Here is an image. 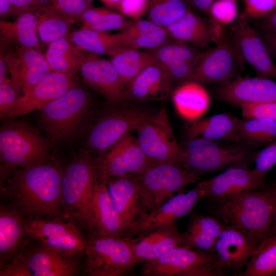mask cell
Listing matches in <instances>:
<instances>
[{
  "mask_svg": "<svg viewBox=\"0 0 276 276\" xmlns=\"http://www.w3.org/2000/svg\"><path fill=\"white\" fill-rule=\"evenodd\" d=\"M62 171L54 164L41 163L18 168L8 184L16 205L31 219L59 215L62 209Z\"/></svg>",
  "mask_w": 276,
  "mask_h": 276,
  "instance_id": "cell-1",
  "label": "cell"
},
{
  "mask_svg": "<svg viewBox=\"0 0 276 276\" xmlns=\"http://www.w3.org/2000/svg\"><path fill=\"white\" fill-rule=\"evenodd\" d=\"M216 202L213 212L222 222L241 231L259 245L270 234L276 202V183Z\"/></svg>",
  "mask_w": 276,
  "mask_h": 276,
  "instance_id": "cell-2",
  "label": "cell"
},
{
  "mask_svg": "<svg viewBox=\"0 0 276 276\" xmlns=\"http://www.w3.org/2000/svg\"><path fill=\"white\" fill-rule=\"evenodd\" d=\"M242 143L196 138L179 144L176 165L199 176L232 167L249 168L255 154Z\"/></svg>",
  "mask_w": 276,
  "mask_h": 276,
  "instance_id": "cell-3",
  "label": "cell"
},
{
  "mask_svg": "<svg viewBox=\"0 0 276 276\" xmlns=\"http://www.w3.org/2000/svg\"><path fill=\"white\" fill-rule=\"evenodd\" d=\"M97 176L95 162L87 155L74 160L62 171V209L95 235L93 212L94 187Z\"/></svg>",
  "mask_w": 276,
  "mask_h": 276,
  "instance_id": "cell-4",
  "label": "cell"
},
{
  "mask_svg": "<svg viewBox=\"0 0 276 276\" xmlns=\"http://www.w3.org/2000/svg\"><path fill=\"white\" fill-rule=\"evenodd\" d=\"M138 185L143 213L150 212L160 206L175 193L183 191L199 176L175 164H151L142 171L131 174Z\"/></svg>",
  "mask_w": 276,
  "mask_h": 276,
  "instance_id": "cell-5",
  "label": "cell"
},
{
  "mask_svg": "<svg viewBox=\"0 0 276 276\" xmlns=\"http://www.w3.org/2000/svg\"><path fill=\"white\" fill-rule=\"evenodd\" d=\"M84 254L89 276L126 275L140 264L126 237L90 236Z\"/></svg>",
  "mask_w": 276,
  "mask_h": 276,
  "instance_id": "cell-6",
  "label": "cell"
},
{
  "mask_svg": "<svg viewBox=\"0 0 276 276\" xmlns=\"http://www.w3.org/2000/svg\"><path fill=\"white\" fill-rule=\"evenodd\" d=\"M91 98L77 85L41 109L44 128L53 142L67 140L78 131L89 109Z\"/></svg>",
  "mask_w": 276,
  "mask_h": 276,
  "instance_id": "cell-7",
  "label": "cell"
},
{
  "mask_svg": "<svg viewBox=\"0 0 276 276\" xmlns=\"http://www.w3.org/2000/svg\"><path fill=\"white\" fill-rule=\"evenodd\" d=\"M142 276H214L224 274L218 268L214 252L176 247L142 264Z\"/></svg>",
  "mask_w": 276,
  "mask_h": 276,
  "instance_id": "cell-8",
  "label": "cell"
},
{
  "mask_svg": "<svg viewBox=\"0 0 276 276\" xmlns=\"http://www.w3.org/2000/svg\"><path fill=\"white\" fill-rule=\"evenodd\" d=\"M1 160L6 166L28 168L45 161L47 146L35 131L20 123L4 125L0 131Z\"/></svg>",
  "mask_w": 276,
  "mask_h": 276,
  "instance_id": "cell-9",
  "label": "cell"
},
{
  "mask_svg": "<svg viewBox=\"0 0 276 276\" xmlns=\"http://www.w3.org/2000/svg\"><path fill=\"white\" fill-rule=\"evenodd\" d=\"M244 62L227 34L215 46L203 52L194 68L191 81L201 84H223L240 77L239 69Z\"/></svg>",
  "mask_w": 276,
  "mask_h": 276,
  "instance_id": "cell-10",
  "label": "cell"
},
{
  "mask_svg": "<svg viewBox=\"0 0 276 276\" xmlns=\"http://www.w3.org/2000/svg\"><path fill=\"white\" fill-rule=\"evenodd\" d=\"M68 257L41 246L16 255L0 271L1 276H71L77 266Z\"/></svg>",
  "mask_w": 276,
  "mask_h": 276,
  "instance_id": "cell-11",
  "label": "cell"
},
{
  "mask_svg": "<svg viewBox=\"0 0 276 276\" xmlns=\"http://www.w3.org/2000/svg\"><path fill=\"white\" fill-rule=\"evenodd\" d=\"M135 131L138 143L151 163L176 165L179 144L165 108L151 115Z\"/></svg>",
  "mask_w": 276,
  "mask_h": 276,
  "instance_id": "cell-12",
  "label": "cell"
},
{
  "mask_svg": "<svg viewBox=\"0 0 276 276\" xmlns=\"http://www.w3.org/2000/svg\"><path fill=\"white\" fill-rule=\"evenodd\" d=\"M151 116L135 108L109 112L93 125L88 133L86 144L96 152L105 153L126 134L137 129Z\"/></svg>",
  "mask_w": 276,
  "mask_h": 276,
  "instance_id": "cell-13",
  "label": "cell"
},
{
  "mask_svg": "<svg viewBox=\"0 0 276 276\" xmlns=\"http://www.w3.org/2000/svg\"><path fill=\"white\" fill-rule=\"evenodd\" d=\"M25 226L26 235L51 250L68 257L84 254L87 239L72 222L34 218Z\"/></svg>",
  "mask_w": 276,
  "mask_h": 276,
  "instance_id": "cell-14",
  "label": "cell"
},
{
  "mask_svg": "<svg viewBox=\"0 0 276 276\" xmlns=\"http://www.w3.org/2000/svg\"><path fill=\"white\" fill-rule=\"evenodd\" d=\"M244 13L231 24V36L244 62L257 76L276 80V64L258 30L252 27Z\"/></svg>",
  "mask_w": 276,
  "mask_h": 276,
  "instance_id": "cell-15",
  "label": "cell"
},
{
  "mask_svg": "<svg viewBox=\"0 0 276 276\" xmlns=\"http://www.w3.org/2000/svg\"><path fill=\"white\" fill-rule=\"evenodd\" d=\"M95 162L97 177L105 181L110 177L138 173L152 164L131 132Z\"/></svg>",
  "mask_w": 276,
  "mask_h": 276,
  "instance_id": "cell-16",
  "label": "cell"
},
{
  "mask_svg": "<svg viewBox=\"0 0 276 276\" xmlns=\"http://www.w3.org/2000/svg\"><path fill=\"white\" fill-rule=\"evenodd\" d=\"M203 197L202 191L197 183L193 189L186 193L176 194L156 209L143 213L129 227L125 237L133 238L158 227L176 223L189 214Z\"/></svg>",
  "mask_w": 276,
  "mask_h": 276,
  "instance_id": "cell-17",
  "label": "cell"
},
{
  "mask_svg": "<svg viewBox=\"0 0 276 276\" xmlns=\"http://www.w3.org/2000/svg\"><path fill=\"white\" fill-rule=\"evenodd\" d=\"M266 176L255 169L232 167L213 177L197 183L203 197L219 200L245 191L265 188Z\"/></svg>",
  "mask_w": 276,
  "mask_h": 276,
  "instance_id": "cell-18",
  "label": "cell"
},
{
  "mask_svg": "<svg viewBox=\"0 0 276 276\" xmlns=\"http://www.w3.org/2000/svg\"><path fill=\"white\" fill-rule=\"evenodd\" d=\"M79 71L83 81L108 101L119 103L125 100V86L110 61L82 51Z\"/></svg>",
  "mask_w": 276,
  "mask_h": 276,
  "instance_id": "cell-19",
  "label": "cell"
},
{
  "mask_svg": "<svg viewBox=\"0 0 276 276\" xmlns=\"http://www.w3.org/2000/svg\"><path fill=\"white\" fill-rule=\"evenodd\" d=\"M220 100L240 107L244 104L276 102V81L256 77H241L219 84L215 90Z\"/></svg>",
  "mask_w": 276,
  "mask_h": 276,
  "instance_id": "cell-20",
  "label": "cell"
},
{
  "mask_svg": "<svg viewBox=\"0 0 276 276\" xmlns=\"http://www.w3.org/2000/svg\"><path fill=\"white\" fill-rule=\"evenodd\" d=\"M258 245L241 231L224 224L214 246L218 269L224 275L225 270L240 274Z\"/></svg>",
  "mask_w": 276,
  "mask_h": 276,
  "instance_id": "cell-21",
  "label": "cell"
},
{
  "mask_svg": "<svg viewBox=\"0 0 276 276\" xmlns=\"http://www.w3.org/2000/svg\"><path fill=\"white\" fill-rule=\"evenodd\" d=\"M5 58L12 83L22 95L52 72L45 55L38 49L18 47L15 53L8 54Z\"/></svg>",
  "mask_w": 276,
  "mask_h": 276,
  "instance_id": "cell-22",
  "label": "cell"
},
{
  "mask_svg": "<svg viewBox=\"0 0 276 276\" xmlns=\"http://www.w3.org/2000/svg\"><path fill=\"white\" fill-rule=\"evenodd\" d=\"M76 85L73 76L52 71L30 91L18 97L3 118H12L35 110H41Z\"/></svg>",
  "mask_w": 276,
  "mask_h": 276,
  "instance_id": "cell-23",
  "label": "cell"
},
{
  "mask_svg": "<svg viewBox=\"0 0 276 276\" xmlns=\"http://www.w3.org/2000/svg\"><path fill=\"white\" fill-rule=\"evenodd\" d=\"M140 264L181 245V233L176 223L163 225L128 238Z\"/></svg>",
  "mask_w": 276,
  "mask_h": 276,
  "instance_id": "cell-24",
  "label": "cell"
},
{
  "mask_svg": "<svg viewBox=\"0 0 276 276\" xmlns=\"http://www.w3.org/2000/svg\"><path fill=\"white\" fill-rule=\"evenodd\" d=\"M173 86L166 72L155 63L144 68L126 87L124 99L163 101L169 97Z\"/></svg>",
  "mask_w": 276,
  "mask_h": 276,
  "instance_id": "cell-25",
  "label": "cell"
},
{
  "mask_svg": "<svg viewBox=\"0 0 276 276\" xmlns=\"http://www.w3.org/2000/svg\"><path fill=\"white\" fill-rule=\"evenodd\" d=\"M93 212L95 236L125 237L126 229L109 193L106 182L97 176L94 187Z\"/></svg>",
  "mask_w": 276,
  "mask_h": 276,
  "instance_id": "cell-26",
  "label": "cell"
},
{
  "mask_svg": "<svg viewBox=\"0 0 276 276\" xmlns=\"http://www.w3.org/2000/svg\"><path fill=\"white\" fill-rule=\"evenodd\" d=\"M239 119L225 113L199 118L185 126V139L201 138L227 143H240L238 132Z\"/></svg>",
  "mask_w": 276,
  "mask_h": 276,
  "instance_id": "cell-27",
  "label": "cell"
},
{
  "mask_svg": "<svg viewBox=\"0 0 276 276\" xmlns=\"http://www.w3.org/2000/svg\"><path fill=\"white\" fill-rule=\"evenodd\" d=\"M106 182L109 193L127 232L143 214L138 185L131 174L110 177Z\"/></svg>",
  "mask_w": 276,
  "mask_h": 276,
  "instance_id": "cell-28",
  "label": "cell"
},
{
  "mask_svg": "<svg viewBox=\"0 0 276 276\" xmlns=\"http://www.w3.org/2000/svg\"><path fill=\"white\" fill-rule=\"evenodd\" d=\"M224 226L222 222L214 217L193 214L186 230L181 233V246L214 252L215 243Z\"/></svg>",
  "mask_w": 276,
  "mask_h": 276,
  "instance_id": "cell-29",
  "label": "cell"
},
{
  "mask_svg": "<svg viewBox=\"0 0 276 276\" xmlns=\"http://www.w3.org/2000/svg\"><path fill=\"white\" fill-rule=\"evenodd\" d=\"M116 35L119 46L135 49H154L170 39L166 28L141 18L129 23Z\"/></svg>",
  "mask_w": 276,
  "mask_h": 276,
  "instance_id": "cell-30",
  "label": "cell"
},
{
  "mask_svg": "<svg viewBox=\"0 0 276 276\" xmlns=\"http://www.w3.org/2000/svg\"><path fill=\"white\" fill-rule=\"evenodd\" d=\"M174 107L180 116L189 121L201 118L210 105V96L202 84L188 81L178 85L172 94Z\"/></svg>",
  "mask_w": 276,
  "mask_h": 276,
  "instance_id": "cell-31",
  "label": "cell"
},
{
  "mask_svg": "<svg viewBox=\"0 0 276 276\" xmlns=\"http://www.w3.org/2000/svg\"><path fill=\"white\" fill-rule=\"evenodd\" d=\"M1 38L3 41L17 47L39 50L37 18L32 10L21 12L14 22L0 21Z\"/></svg>",
  "mask_w": 276,
  "mask_h": 276,
  "instance_id": "cell-32",
  "label": "cell"
},
{
  "mask_svg": "<svg viewBox=\"0 0 276 276\" xmlns=\"http://www.w3.org/2000/svg\"><path fill=\"white\" fill-rule=\"evenodd\" d=\"M108 55L125 88L144 68L156 63L149 50L141 51L139 49L118 46Z\"/></svg>",
  "mask_w": 276,
  "mask_h": 276,
  "instance_id": "cell-33",
  "label": "cell"
},
{
  "mask_svg": "<svg viewBox=\"0 0 276 276\" xmlns=\"http://www.w3.org/2000/svg\"><path fill=\"white\" fill-rule=\"evenodd\" d=\"M166 29L173 39L195 47L207 48L211 42L208 24L190 9Z\"/></svg>",
  "mask_w": 276,
  "mask_h": 276,
  "instance_id": "cell-34",
  "label": "cell"
},
{
  "mask_svg": "<svg viewBox=\"0 0 276 276\" xmlns=\"http://www.w3.org/2000/svg\"><path fill=\"white\" fill-rule=\"evenodd\" d=\"M25 222L16 210L2 208L0 211L1 262L16 255L25 232Z\"/></svg>",
  "mask_w": 276,
  "mask_h": 276,
  "instance_id": "cell-35",
  "label": "cell"
},
{
  "mask_svg": "<svg viewBox=\"0 0 276 276\" xmlns=\"http://www.w3.org/2000/svg\"><path fill=\"white\" fill-rule=\"evenodd\" d=\"M37 18V32L40 40L50 44L65 37L74 20L64 15L51 4L34 10Z\"/></svg>",
  "mask_w": 276,
  "mask_h": 276,
  "instance_id": "cell-36",
  "label": "cell"
},
{
  "mask_svg": "<svg viewBox=\"0 0 276 276\" xmlns=\"http://www.w3.org/2000/svg\"><path fill=\"white\" fill-rule=\"evenodd\" d=\"M81 53L65 36L49 44L44 55L52 72L74 76L79 70Z\"/></svg>",
  "mask_w": 276,
  "mask_h": 276,
  "instance_id": "cell-37",
  "label": "cell"
},
{
  "mask_svg": "<svg viewBox=\"0 0 276 276\" xmlns=\"http://www.w3.org/2000/svg\"><path fill=\"white\" fill-rule=\"evenodd\" d=\"M239 275L276 276V233L259 243Z\"/></svg>",
  "mask_w": 276,
  "mask_h": 276,
  "instance_id": "cell-38",
  "label": "cell"
},
{
  "mask_svg": "<svg viewBox=\"0 0 276 276\" xmlns=\"http://www.w3.org/2000/svg\"><path fill=\"white\" fill-rule=\"evenodd\" d=\"M238 132L240 143L267 146L276 140V121L263 118L239 119Z\"/></svg>",
  "mask_w": 276,
  "mask_h": 276,
  "instance_id": "cell-39",
  "label": "cell"
},
{
  "mask_svg": "<svg viewBox=\"0 0 276 276\" xmlns=\"http://www.w3.org/2000/svg\"><path fill=\"white\" fill-rule=\"evenodd\" d=\"M69 39L79 50L96 55L108 54L119 46L115 34L81 28L71 33Z\"/></svg>",
  "mask_w": 276,
  "mask_h": 276,
  "instance_id": "cell-40",
  "label": "cell"
},
{
  "mask_svg": "<svg viewBox=\"0 0 276 276\" xmlns=\"http://www.w3.org/2000/svg\"><path fill=\"white\" fill-rule=\"evenodd\" d=\"M82 27L92 30L106 32L123 29L129 23L120 12L106 8L94 7L87 10L78 18Z\"/></svg>",
  "mask_w": 276,
  "mask_h": 276,
  "instance_id": "cell-41",
  "label": "cell"
},
{
  "mask_svg": "<svg viewBox=\"0 0 276 276\" xmlns=\"http://www.w3.org/2000/svg\"><path fill=\"white\" fill-rule=\"evenodd\" d=\"M148 50L161 66L180 61H196L203 53L193 45L175 39H169L157 48Z\"/></svg>",
  "mask_w": 276,
  "mask_h": 276,
  "instance_id": "cell-42",
  "label": "cell"
},
{
  "mask_svg": "<svg viewBox=\"0 0 276 276\" xmlns=\"http://www.w3.org/2000/svg\"><path fill=\"white\" fill-rule=\"evenodd\" d=\"M189 9L183 0H148L146 14L148 19L166 28Z\"/></svg>",
  "mask_w": 276,
  "mask_h": 276,
  "instance_id": "cell-43",
  "label": "cell"
},
{
  "mask_svg": "<svg viewBox=\"0 0 276 276\" xmlns=\"http://www.w3.org/2000/svg\"><path fill=\"white\" fill-rule=\"evenodd\" d=\"M223 25L232 24L238 17V7L236 1L216 0L211 5L209 14Z\"/></svg>",
  "mask_w": 276,
  "mask_h": 276,
  "instance_id": "cell-44",
  "label": "cell"
},
{
  "mask_svg": "<svg viewBox=\"0 0 276 276\" xmlns=\"http://www.w3.org/2000/svg\"><path fill=\"white\" fill-rule=\"evenodd\" d=\"M198 61L177 62L162 67L166 72L173 85L175 84L178 85L186 81H191Z\"/></svg>",
  "mask_w": 276,
  "mask_h": 276,
  "instance_id": "cell-45",
  "label": "cell"
},
{
  "mask_svg": "<svg viewBox=\"0 0 276 276\" xmlns=\"http://www.w3.org/2000/svg\"><path fill=\"white\" fill-rule=\"evenodd\" d=\"M51 4L64 15L74 20L93 7L94 0H50Z\"/></svg>",
  "mask_w": 276,
  "mask_h": 276,
  "instance_id": "cell-46",
  "label": "cell"
},
{
  "mask_svg": "<svg viewBox=\"0 0 276 276\" xmlns=\"http://www.w3.org/2000/svg\"><path fill=\"white\" fill-rule=\"evenodd\" d=\"M240 107L244 118H263L276 121V102L244 104Z\"/></svg>",
  "mask_w": 276,
  "mask_h": 276,
  "instance_id": "cell-47",
  "label": "cell"
},
{
  "mask_svg": "<svg viewBox=\"0 0 276 276\" xmlns=\"http://www.w3.org/2000/svg\"><path fill=\"white\" fill-rule=\"evenodd\" d=\"M255 169L266 175L276 164V140L255 154Z\"/></svg>",
  "mask_w": 276,
  "mask_h": 276,
  "instance_id": "cell-48",
  "label": "cell"
},
{
  "mask_svg": "<svg viewBox=\"0 0 276 276\" xmlns=\"http://www.w3.org/2000/svg\"><path fill=\"white\" fill-rule=\"evenodd\" d=\"M276 8V0H244V14L249 19L263 17Z\"/></svg>",
  "mask_w": 276,
  "mask_h": 276,
  "instance_id": "cell-49",
  "label": "cell"
},
{
  "mask_svg": "<svg viewBox=\"0 0 276 276\" xmlns=\"http://www.w3.org/2000/svg\"><path fill=\"white\" fill-rule=\"evenodd\" d=\"M148 0H120L118 12L133 20L146 14Z\"/></svg>",
  "mask_w": 276,
  "mask_h": 276,
  "instance_id": "cell-50",
  "label": "cell"
},
{
  "mask_svg": "<svg viewBox=\"0 0 276 276\" xmlns=\"http://www.w3.org/2000/svg\"><path fill=\"white\" fill-rule=\"evenodd\" d=\"M18 93L13 86L11 80L7 79L0 84V114L1 118L12 108L18 98Z\"/></svg>",
  "mask_w": 276,
  "mask_h": 276,
  "instance_id": "cell-51",
  "label": "cell"
},
{
  "mask_svg": "<svg viewBox=\"0 0 276 276\" xmlns=\"http://www.w3.org/2000/svg\"><path fill=\"white\" fill-rule=\"evenodd\" d=\"M208 24L211 42L216 44L220 42L226 35L225 26L222 25L210 16Z\"/></svg>",
  "mask_w": 276,
  "mask_h": 276,
  "instance_id": "cell-52",
  "label": "cell"
},
{
  "mask_svg": "<svg viewBox=\"0 0 276 276\" xmlns=\"http://www.w3.org/2000/svg\"><path fill=\"white\" fill-rule=\"evenodd\" d=\"M255 25L257 29L267 32L276 33V11L258 19Z\"/></svg>",
  "mask_w": 276,
  "mask_h": 276,
  "instance_id": "cell-53",
  "label": "cell"
},
{
  "mask_svg": "<svg viewBox=\"0 0 276 276\" xmlns=\"http://www.w3.org/2000/svg\"><path fill=\"white\" fill-rule=\"evenodd\" d=\"M50 0H9L11 4L21 12L26 10H33L47 4L45 1Z\"/></svg>",
  "mask_w": 276,
  "mask_h": 276,
  "instance_id": "cell-54",
  "label": "cell"
},
{
  "mask_svg": "<svg viewBox=\"0 0 276 276\" xmlns=\"http://www.w3.org/2000/svg\"><path fill=\"white\" fill-rule=\"evenodd\" d=\"M256 29L266 44L272 57L276 59V33Z\"/></svg>",
  "mask_w": 276,
  "mask_h": 276,
  "instance_id": "cell-55",
  "label": "cell"
},
{
  "mask_svg": "<svg viewBox=\"0 0 276 276\" xmlns=\"http://www.w3.org/2000/svg\"><path fill=\"white\" fill-rule=\"evenodd\" d=\"M13 13L19 14L21 12L14 7L9 0H0L1 17L7 16Z\"/></svg>",
  "mask_w": 276,
  "mask_h": 276,
  "instance_id": "cell-56",
  "label": "cell"
},
{
  "mask_svg": "<svg viewBox=\"0 0 276 276\" xmlns=\"http://www.w3.org/2000/svg\"><path fill=\"white\" fill-rule=\"evenodd\" d=\"M192 4L200 11L208 14L214 0H190Z\"/></svg>",
  "mask_w": 276,
  "mask_h": 276,
  "instance_id": "cell-57",
  "label": "cell"
},
{
  "mask_svg": "<svg viewBox=\"0 0 276 276\" xmlns=\"http://www.w3.org/2000/svg\"><path fill=\"white\" fill-rule=\"evenodd\" d=\"M7 67L5 57L1 52L0 56V84L4 83L7 80L6 78Z\"/></svg>",
  "mask_w": 276,
  "mask_h": 276,
  "instance_id": "cell-58",
  "label": "cell"
},
{
  "mask_svg": "<svg viewBox=\"0 0 276 276\" xmlns=\"http://www.w3.org/2000/svg\"><path fill=\"white\" fill-rule=\"evenodd\" d=\"M108 8L118 12L120 0H100Z\"/></svg>",
  "mask_w": 276,
  "mask_h": 276,
  "instance_id": "cell-59",
  "label": "cell"
},
{
  "mask_svg": "<svg viewBox=\"0 0 276 276\" xmlns=\"http://www.w3.org/2000/svg\"><path fill=\"white\" fill-rule=\"evenodd\" d=\"M275 233H276V202L275 203L274 208H273L272 223H271L270 234L269 236L275 234Z\"/></svg>",
  "mask_w": 276,
  "mask_h": 276,
  "instance_id": "cell-60",
  "label": "cell"
},
{
  "mask_svg": "<svg viewBox=\"0 0 276 276\" xmlns=\"http://www.w3.org/2000/svg\"><path fill=\"white\" fill-rule=\"evenodd\" d=\"M232 1H236V2L237 0H232Z\"/></svg>",
  "mask_w": 276,
  "mask_h": 276,
  "instance_id": "cell-61",
  "label": "cell"
}]
</instances>
